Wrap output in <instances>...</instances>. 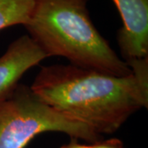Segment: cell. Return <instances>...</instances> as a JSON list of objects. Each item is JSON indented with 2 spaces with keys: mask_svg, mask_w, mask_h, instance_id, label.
Wrapping results in <instances>:
<instances>
[{
  "mask_svg": "<svg viewBox=\"0 0 148 148\" xmlns=\"http://www.w3.org/2000/svg\"><path fill=\"white\" fill-rule=\"evenodd\" d=\"M35 0H0V31L25 25L31 16Z\"/></svg>",
  "mask_w": 148,
  "mask_h": 148,
  "instance_id": "cell-6",
  "label": "cell"
},
{
  "mask_svg": "<svg viewBox=\"0 0 148 148\" xmlns=\"http://www.w3.org/2000/svg\"><path fill=\"white\" fill-rule=\"evenodd\" d=\"M31 88L59 114L100 135L115 132L148 106V87L132 73L116 77L70 64H54L41 68Z\"/></svg>",
  "mask_w": 148,
  "mask_h": 148,
  "instance_id": "cell-1",
  "label": "cell"
},
{
  "mask_svg": "<svg viewBox=\"0 0 148 148\" xmlns=\"http://www.w3.org/2000/svg\"><path fill=\"white\" fill-rule=\"evenodd\" d=\"M89 0H35L23 27L46 57L60 56L70 64L116 77L132 70L95 28Z\"/></svg>",
  "mask_w": 148,
  "mask_h": 148,
  "instance_id": "cell-2",
  "label": "cell"
},
{
  "mask_svg": "<svg viewBox=\"0 0 148 148\" xmlns=\"http://www.w3.org/2000/svg\"><path fill=\"white\" fill-rule=\"evenodd\" d=\"M121 16L117 42L123 61L148 58V0H112Z\"/></svg>",
  "mask_w": 148,
  "mask_h": 148,
  "instance_id": "cell-4",
  "label": "cell"
},
{
  "mask_svg": "<svg viewBox=\"0 0 148 148\" xmlns=\"http://www.w3.org/2000/svg\"><path fill=\"white\" fill-rule=\"evenodd\" d=\"M47 132H63L91 144L102 138L88 125L53 110L31 86L19 83L0 102V148H25L36 136Z\"/></svg>",
  "mask_w": 148,
  "mask_h": 148,
  "instance_id": "cell-3",
  "label": "cell"
},
{
  "mask_svg": "<svg viewBox=\"0 0 148 148\" xmlns=\"http://www.w3.org/2000/svg\"><path fill=\"white\" fill-rule=\"evenodd\" d=\"M92 148H125L123 143L119 138H109L106 140H99L91 144Z\"/></svg>",
  "mask_w": 148,
  "mask_h": 148,
  "instance_id": "cell-7",
  "label": "cell"
},
{
  "mask_svg": "<svg viewBox=\"0 0 148 148\" xmlns=\"http://www.w3.org/2000/svg\"><path fill=\"white\" fill-rule=\"evenodd\" d=\"M46 55L28 35L11 43L0 57V102L13 92L22 76Z\"/></svg>",
  "mask_w": 148,
  "mask_h": 148,
  "instance_id": "cell-5",
  "label": "cell"
},
{
  "mask_svg": "<svg viewBox=\"0 0 148 148\" xmlns=\"http://www.w3.org/2000/svg\"><path fill=\"white\" fill-rule=\"evenodd\" d=\"M59 148H92L91 144L87 145V144H82L78 142V139L77 138H71L70 142L67 144H64L62 147Z\"/></svg>",
  "mask_w": 148,
  "mask_h": 148,
  "instance_id": "cell-8",
  "label": "cell"
}]
</instances>
